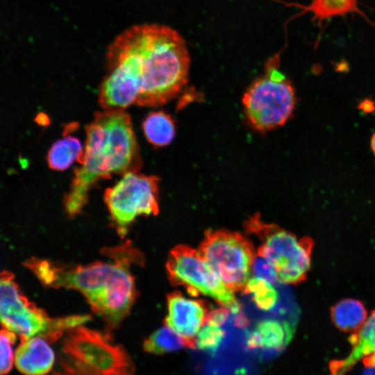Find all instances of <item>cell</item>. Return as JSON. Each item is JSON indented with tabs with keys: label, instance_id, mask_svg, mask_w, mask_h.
Returning a JSON list of instances; mask_svg holds the SVG:
<instances>
[{
	"label": "cell",
	"instance_id": "cell-1",
	"mask_svg": "<svg viewBox=\"0 0 375 375\" xmlns=\"http://www.w3.org/2000/svg\"><path fill=\"white\" fill-rule=\"evenodd\" d=\"M108 74L99 94L101 106L122 110L133 103L157 106L174 98L186 84L190 56L185 40L167 26L135 25L109 46Z\"/></svg>",
	"mask_w": 375,
	"mask_h": 375
},
{
	"label": "cell",
	"instance_id": "cell-2",
	"mask_svg": "<svg viewBox=\"0 0 375 375\" xmlns=\"http://www.w3.org/2000/svg\"><path fill=\"white\" fill-rule=\"evenodd\" d=\"M108 251L113 261L67 266L33 258L24 265L47 286L79 291L93 311L113 329L128 315L134 302L135 288L129 267L131 262L139 260V253L128 243Z\"/></svg>",
	"mask_w": 375,
	"mask_h": 375
},
{
	"label": "cell",
	"instance_id": "cell-3",
	"mask_svg": "<svg viewBox=\"0 0 375 375\" xmlns=\"http://www.w3.org/2000/svg\"><path fill=\"white\" fill-rule=\"evenodd\" d=\"M138 148L130 116L122 110L97 112L87 128L84 153L65 197L67 213L75 216L86 204L88 192L99 180L135 170Z\"/></svg>",
	"mask_w": 375,
	"mask_h": 375
},
{
	"label": "cell",
	"instance_id": "cell-4",
	"mask_svg": "<svg viewBox=\"0 0 375 375\" xmlns=\"http://www.w3.org/2000/svg\"><path fill=\"white\" fill-rule=\"evenodd\" d=\"M65 333L57 366L48 375H131L134 372L131 357L109 335L82 325Z\"/></svg>",
	"mask_w": 375,
	"mask_h": 375
},
{
	"label": "cell",
	"instance_id": "cell-5",
	"mask_svg": "<svg viewBox=\"0 0 375 375\" xmlns=\"http://www.w3.org/2000/svg\"><path fill=\"white\" fill-rule=\"evenodd\" d=\"M0 313L3 328L18 335L21 340L41 337L49 342L90 319L88 315L50 317L22 294L13 274L8 271L1 274Z\"/></svg>",
	"mask_w": 375,
	"mask_h": 375
},
{
	"label": "cell",
	"instance_id": "cell-6",
	"mask_svg": "<svg viewBox=\"0 0 375 375\" xmlns=\"http://www.w3.org/2000/svg\"><path fill=\"white\" fill-rule=\"evenodd\" d=\"M271 61L266 72L244 92L242 103L250 124L259 131L281 126L291 117L296 104L294 87Z\"/></svg>",
	"mask_w": 375,
	"mask_h": 375
},
{
	"label": "cell",
	"instance_id": "cell-7",
	"mask_svg": "<svg viewBox=\"0 0 375 375\" xmlns=\"http://www.w3.org/2000/svg\"><path fill=\"white\" fill-rule=\"evenodd\" d=\"M248 228L261 240L257 253L274 265L280 282L296 284L305 279L310 267L311 239L298 238L277 226L261 222L257 217L250 219Z\"/></svg>",
	"mask_w": 375,
	"mask_h": 375
},
{
	"label": "cell",
	"instance_id": "cell-8",
	"mask_svg": "<svg viewBox=\"0 0 375 375\" xmlns=\"http://www.w3.org/2000/svg\"><path fill=\"white\" fill-rule=\"evenodd\" d=\"M167 270L172 283L185 287L190 294L208 296L232 312L240 313L234 292L224 283L199 251L176 246L169 255Z\"/></svg>",
	"mask_w": 375,
	"mask_h": 375
},
{
	"label": "cell",
	"instance_id": "cell-9",
	"mask_svg": "<svg viewBox=\"0 0 375 375\" xmlns=\"http://www.w3.org/2000/svg\"><path fill=\"white\" fill-rule=\"evenodd\" d=\"M199 251L229 289L244 290L256 256L248 239L236 232L208 231Z\"/></svg>",
	"mask_w": 375,
	"mask_h": 375
},
{
	"label": "cell",
	"instance_id": "cell-10",
	"mask_svg": "<svg viewBox=\"0 0 375 375\" xmlns=\"http://www.w3.org/2000/svg\"><path fill=\"white\" fill-rule=\"evenodd\" d=\"M158 182L156 176L130 171L106 190L104 200L120 234H125L128 225L138 216L158 213Z\"/></svg>",
	"mask_w": 375,
	"mask_h": 375
},
{
	"label": "cell",
	"instance_id": "cell-11",
	"mask_svg": "<svg viewBox=\"0 0 375 375\" xmlns=\"http://www.w3.org/2000/svg\"><path fill=\"white\" fill-rule=\"evenodd\" d=\"M165 324L183 338L194 348L195 338L205 324L210 311L205 302L185 297L179 292L167 296Z\"/></svg>",
	"mask_w": 375,
	"mask_h": 375
},
{
	"label": "cell",
	"instance_id": "cell-12",
	"mask_svg": "<svg viewBox=\"0 0 375 375\" xmlns=\"http://www.w3.org/2000/svg\"><path fill=\"white\" fill-rule=\"evenodd\" d=\"M56 355L41 337L21 340L15 351V365L24 375H48L54 367Z\"/></svg>",
	"mask_w": 375,
	"mask_h": 375
},
{
	"label": "cell",
	"instance_id": "cell-13",
	"mask_svg": "<svg viewBox=\"0 0 375 375\" xmlns=\"http://www.w3.org/2000/svg\"><path fill=\"white\" fill-rule=\"evenodd\" d=\"M352 349L344 360L333 363L332 375H343L350 367L362 358L367 367H375V310L350 338Z\"/></svg>",
	"mask_w": 375,
	"mask_h": 375
},
{
	"label": "cell",
	"instance_id": "cell-14",
	"mask_svg": "<svg viewBox=\"0 0 375 375\" xmlns=\"http://www.w3.org/2000/svg\"><path fill=\"white\" fill-rule=\"evenodd\" d=\"M293 333L294 326L288 322L274 319L262 320L249 333L247 346L251 349L279 351L288 344Z\"/></svg>",
	"mask_w": 375,
	"mask_h": 375
},
{
	"label": "cell",
	"instance_id": "cell-15",
	"mask_svg": "<svg viewBox=\"0 0 375 375\" xmlns=\"http://www.w3.org/2000/svg\"><path fill=\"white\" fill-rule=\"evenodd\" d=\"M83 153L79 140L67 135L51 146L47 154V162L51 169L62 171L70 167L75 160L81 163Z\"/></svg>",
	"mask_w": 375,
	"mask_h": 375
},
{
	"label": "cell",
	"instance_id": "cell-16",
	"mask_svg": "<svg viewBox=\"0 0 375 375\" xmlns=\"http://www.w3.org/2000/svg\"><path fill=\"white\" fill-rule=\"evenodd\" d=\"M303 11L310 12L317 24L333 17L356 12L365 15L358 7V0H310L306 6H301Z\"/></svg>",
	"mask_w": 375,
	"mask_h": 375
},
{
	"label": "cell",
	"instance_id": "cell-17",
	"mask_svg": "<svg viewBox=\"0 0 375 375\" xmlns=\"http://www.w3.org/2000/svg\"><path fill=\"white\" fill-rule=\"evenodd\" d=\"M331 317L335 325L346 332L356 331L367 319V311L359 301L344 299L335 304L331 310Z\"/></svg>",
	"mask_w": 375,
	"mask_h": 375
},
{
	"label": "cell",
	"instance_id": "cell-18",
	"mask_svg": "<svg viewBox=\"0 0 375 375\" xmlns=\"http://www.w3.org/2000/svg\"><path fill=\"white\" fill-rule=\"evenodd\" d=\"M142 128L147 140L156 147L169 144L176 133L172 118L162 111L149 114L143 122Z\"/></svg>",
	"mask_w": 375,
	"mask_h": 375
},
{
	"label": "cell",
	"instance_id": "cell-19",
	"mask_svg": "<svg viewBox=\"0 0 375 375\" xmlns=\"http://www.w3.org/2000/svg\"><path fill=\"white\" fill-rule=\"evenodd\" d=\"M188 346L185 340L165 324L149 335L143 343L144 350L149 353L161 355Z\"/></svg>",
	"mask_w": 375,
	"mask_h": 375
},
{
	"label": "cell",
	"instance_id": "cell-20",
	"mask_svg": "<svg viewBox=\"0 0 375 375\" xmlns=\"http://www.w3.org/2000/svg\"><path fill=\"white\" fill-rule=\"evenodd\" d=\"M243 291L251 295L256 305L260 310H271L278 300V292L274 285L256 277H251Z\"/></svg>",
	"mask_w": 375,
	"mask_h": 375
},
{
	"label": "cell",
	"instance_id": "cell-21",
	"mask_svg": "<svg viewBox=\"0 0 375 375\" xmlns=\"http://www.w3.org/2000/svg\"><path fill=\"white\" fill-rule=\"evenodd\" d=\"M224 336L221 326L206 322L195 338L194 347L205 351H216Z\"/></svg>",
	"mask_w": 375,
	"mask_h": 375
},
{
	"label": "cell",
	"instance_id": "cell-22",
	"mask_svg": "<svg viewBox=\"0 0 375 375\" xmlns=\"http://www.w3.org/2000/svg\"><path fill=\"white\" fill-rule=\"evenodd\" d=\"M1 344V375H7L15 364V352L12 346L16 340V334L6 328H2L0 333Z\"/></svg>",
	"mask_w": 375,
	"mask_h": 375
},
{
	"label": "cell",
	"instance_id": "cell-23",
	"mask_svg": "<svg viewBox=\"0 0 375 375\" xmlns=\"http://www.w3.org/2000/svg\"><path fill=\"white\" fill-rule=\"evenodd\" d=\"M251 272L253 277L263 279L274 285L279 281L278 275L274 265L258 253L254 257Z\"/></svg>",
	"mask_w": 375,
	"mask_h": 375
},
{
	"label": "cell",
	"instance_id": "cell-24",
	"mask_svg": "<svg viewBox=\"0 0 375 375\" xmlns=\"http://www.w3.org/2000/svg\"><path fill=\"white\" fill-rule=\"evenodd\" d=\"M228 310L229 309L226 308H223L210 311L206 322H210L222 326L226 322L228 318Z\"/></svg>",
	"mask_w": 375,
	"mask_h": 375
},
{
	"label": "cell",
	"instance_id": "cell-25",
	"mask_svg": "<svg viewBox=\"0 0 375 375\" xmlns=\"http://www.w3.org/2000/svg\"><path fill=\"white\" fill-rule=\"evenodd\" d=\"M360 106L361 108L365 112L372 110L374 107L372 102L369 100L365 101L361 103Z\"/></svg>",
	"mask_w": 375,
	"mask_h": 375
},
{
	"label": "cell",
	"instance_id": "cell-26",
	"mask_svg": "<svg viewBox=\"0 0 375 375\" xmlns=\"http://www.w3.org/2000/svg\"><path fill=\"white\" fill-rule=\"evenodd\" d=\"M370 147L371 149L375 156V132L373 133L371 140H370Z\"/></svg>",
	"mask_w": 375,
	"mask_h": 375
},
{
	"label": "cell",
	"instance_id": "cell-27",
	"mask_svg": "<svg viewBox=\"0 0 375 375\" xmlns=\"http://www.w3.org/2000/svg\"><path fill=\"white\" fill-rule=\"evenodd\" d=\"M369 369L365 372L364 375H375V367H369Z\"/></svg>",
	"mask_w": 375,
	"mask_h": 375
}]
</instances>
